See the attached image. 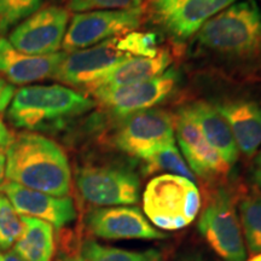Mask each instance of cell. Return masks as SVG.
Masks as SVG:
<instances>
[{
    "instance_id": "22",
    "label": "cell",
    "mask_w": 261,
    "mask_h": 261,
    "mask_svg": "<svg viewBox=\"0 0 261 261\" xmlns=\"http://www.w3.org/2000/svg\"><path fill=\"white\" fill-rule=\"evenodd\" d=\"M240 223L253 255L261 254V196L250 195L240 202Z\"/></svg>"
},
{
    "instance_id": "27",
    "label": "cell",
    "mask_w": 261,
    "mask_h": 261,
    "mask_svg": "<svg viewBox=\"0 0 261 261\" xmlns=\"http://www.w3.org/2000/svg\"><path fill=\"white\" fill-rule=\"evenodd\" d=\"M16 92V87L10 84L5 77L0 75V113L8 109L9 104L11 103L12 97Z\"/></svg>"
},
{
    "instance_id": "9",
    "label": "cell",
    "mask_w": 261,
    "mask_h": 261,
    "mask_svg": "<svg viewBox=\"0 0 261 261\" xmlns=\"http://www.w3.org/2000/svg\"><path fill=\"white\" fill-rule=\"evenodd\" d=\"M178 83V71L169 69L154 79L125 86L99 87L90 93L114 115L126 117L163 102L173 93Z\"/></svg>"
},
{
    "instance_id": "29",
    "label": "cell",
    "mask_w": 261,
    "mask_h": 261,
    "mask_svg": "<svg viewBox=\"0 0 261 261\" xmlns=\"http://www.w3.org/2000/svg\"><path fill=\"white\" fill-rule=\"evenodd\" d=\"M254 180L261 189V150L255 160V166H254Z\"/></svg>"
},
{
    "instance_id": "12",
    "label": "cell",
    "mask_w": 261,
    "mask_h": 261,
    "mask_svg": "<svg viewBox=\"0 0 261 261\" xmlns=\"http://www.w3.org/2000/svg\"><path fill=\"white\" fill-rule=\"evenodd\" d=\"M237 0H151L156 23L175 39H188Z\"/></svg>"
},
{
    "instance_id": "15",
    "label": "cell",
    "mask_w": 261,
    "mask_h": 261,
    "mask_svg": "<svg viewBox=\"0 0 261 261\" xmlns=\"http://www.w3.org/2000/svg\"><path fill=\"white\" fill-rule=\"evenodd\" d=\"M174 132H177L179 146L190 166L191 172L205 179L221 177L228 172L230 166L205 140L188 107L179 110L174 123Z\"/></svg>"
},
{
    "instance_id": "10",
    "label": "cell",
    "mask_w": 261,
    "mask_h": 261,
    "mask_svg": "<svg viewBox=\"0 0 261 261\" xmlns=\"http://www.w3.org/2000/svg\"><path fill=\"white\" fill-rule=\"evenodd\" d=\"M69 11L61 6L39 9L10 33V44L29 56H48L62 47Z\"/></svg>"
},
{
    "instance_id": "23",
    "label": "cell",
    "mask_w": 261,
    "mask_h": 261,
    "mask_svg": "<svg viewBox=\"0 0 261 261\" xmlns=\"http://www.w3.org/2000/svg\"><path fill=\"white\" fill-rule=\"evenodd\" d=\"M84 261H162L161 254L156 250L130 252L119 248L107 247L93 240H86L81 247Z\"/></svg>"
},
{
    "instance_id": "11",
    "label": "cell",
    "mask_w": 261,
    "mask_h": 261,
    "mask_svg": "<svg viewBox=\"0 0 261 261\" xmlns=\"http://www.w3.org/2000/svg\"><path fill=\"white\" fill-rule=\"evenodd\" d=\"M174 140V121L168 113L148 109L125 117L114 138L117 149L143 160L156 148Z\"/></svg>"
},
{
    "instance_id": "34",
    "label": "cell",
    "mask_w": 261,
    "mask_h": 261,
    "mask_svg": "<svg viewBox=\"0 0 261 261\" xmlns=\"http://www.w3.org/2000/svg\"><path fill=\"white\" fill-rule=\"evenodd\" d=\"M192 261H202V260H192Z\"/></svg>"
},
{
    "instance_id": "1",
    "label": "cell",
    "mask_w": 261,
    "mask_h": 261,
    "mask_svg": "<svg viewBox=\"0 0 261 261\" xmlns=\"http://www.w3.org/2000/svg\"><path fill=\"white\" fill-rule=\"evenodd\" d=\"M6 180L56 197L70 191L71 173L67 155L56 142L34 132L12 138L6 148Z\"/></svg>"
},
{
    "instance_id": "26",
    "label": "cell",
    "mask_w": 261,
    "mask_h": 261,
    "mask_svg": "<svg viewBox=\"0 0 261 261\" xmlns=\"http://www.w3.org/2000/svg\"><path fill=\"white\" fill-rule=\"evenodd\" d=\"M144 0H68L67 10L71 12L103 11V10H130L142 8Z\"/></svg>"
},
{
    "instance_id": "2",
    "label": "cell",
    "mask_w": 261,
    "mask_h": 261,
    "mask_svg": "<svg viewBox=\"0 0 261 261\" xmlns=\"http://www.w3.org/2000/svg\"><path fill=\"white\" fill-rule=\"evenodd\" d=\"M94 106L93 99L64 85H27L15 92L8 119L17 128L54 130Z\"/></svg>"
},
{
    "instance_id": "33",
    "label": "cell",
    "mask_w": 261,
    "mask_h": 261,
    "mask_svg": "<svg viewBox=\"0 0 261 261\" xmlns=\"http://www.w3.org/2000/svg\"><path fill=\"white\" fill-rule=\"evenodd\" d=\"M250 261H261V254H259V255H255Z\"/></svg>"
},
{
    "instance_id": "16",
    "label": "cell",
    "mask_w": 261,
    "mask_h": 261,
    "mask_svg": "<svg viewBox=\"0 0 261 261\" xmlns=\"http://www.w3.org/2000/svg\"><path fill=\"white\" fill-rule=\"evenodd\" d=\"M65 56L63 51L48 56H29L16 50L8 39L0 37V75L14 86H27L54 77Z\"/></svg>"
},
{
    "instance_id": "3",
    "label": "cell",
    "mask_w": 261,
    "mask_h": 261,
    "mask_svg": "<svg viewBox=\"0 0 261 261\" xmlns=\"http://www.w3.org/2000/svg\"><path fill=\"white\" fill-rule=\"evenodd\" d=\"M154 33L130 32L94 46L67 54L54 79L74 87H86L122 62L135 57H155L159 54Z\"/></svg>"
},
{
    "instance_id": "24",
    "label": "cell",
    "mask_w": 261,
    "mask_h": 261,
    "mask_svg": "<svg viewBox=\"0 0 261 261\" xmlns=\"http://www.w3.org/2000/svg\"><path fill=\"white\" fill-rule=\"evenodd\" d=\"M42 0H0V37L40 9Z\"/></svg>"
},
{
    "instance_id": "31",
    "label": "cell",
    "mask_w": 261,
    "mask_h": 261,
    "mask_svg": "<svg viewBox=\"0 0 261 261\" xmlns=\"http://www.w3.org/2000/svg\"><path fill=\"white\" fill-rule=\"evenodd\" d=\"M6 168V149L0 148V185H2L3 178L5 175Z\"/></svg>"
},
{
    "instance_id": "6",
    "label": "cell",
    "mask_w": 261,
    "mask_h": 261,
    "mask_svg": "<svg viewBox=\"0 0 261 261\" xmlns=\"http://www.w3.org/2000/svg\"><path fill=\"white\" fill-rule=\"evenodd\" d=\"M143 16L142 8L75 14L65 32L62 48L65 54H71L135 32L142 23Z\"/></svg>"
},
{
    "instance_id": "19",
    "label": "cell",
    "mask_w": 261,
    "mask_h": 261,
    "mask_svg": "<svg viewBox=\"0 0 261 261\" xmlns=\"http://www.w3.org/2000/svg\"><path fill=\"white\" fill-rule=\"evenodd\" d=\"M171 63V55L166 51H160L155 57L130 58L104 74L87 90L90 92V91L99 89V87L125 86V85H132L154 79L165 73V70Z\"/></svg>"
},
{
    "instance_id": "7",
    "label": "cell",
    "mask_w": 261,
    "mask_h": 261,
    "mask_svg": "<svg viewBox=\"0 0 261 261\" xmlns=\"http://www.w3.org/2000/svg\"><path fill=\"white\" fill-rule=\"evenodd\" d=\"M75 181L81 197L98 207L129 205L139 200V178L127 167L87 165L77 169Z\"/></svg>"
},
{
    "instance_id": "4",
    "label": "cell",
    "mask_w": 261,
    "mask_h": 261,
    "mask_svg": "<svg viewBox=\"0 0 261 261\" xmlns=\"http://www.w3.org/2000/svg\"><path fill=\"white\" fill-rule=\"evenodd\" d=\"M200 47L230 60L261 55V10L255 0L234 3L212 17L197 33Z\"/></svg>"
},
{
    "instance_id": "13",
    "label": "cell",
    "mask_w": 261,
    "mask_h": 261,
    "mask_svg": "<svg viewBox=\"0 0 261 261\" xmlns=\"http://www.w3.org/2000/svg\"><path fill=\"white\" fill-rule=\"evenodd\" d=\"M89 231L104 240H163L167 234L149 224L137 207L116 205L91 210L85 218Z\"/></svg>"
},
{
    "instance_id": "18",
    "label": "cell",
    "mask_w": 261,
    "mask_h": 261,
    "mask_svg": "<svg viewBox=\"0 0 261 261\" xmlns=\"http://www.w3.org/2000/svg\"><path fill=\"white\" fill-rule=\"evenodd\" d=\"M188 109L212 148L230 167L234 165L240 151L232 130L217 107L207 102H195L188 106Z\"/></svg>"
},
{
    "instance_id": "14",
    "label": "cell",
    "mask_w": 261,
    "mask_h": 261,
    "mask_svg": "<svg viewBox=\"0 0 261 261\" xmlns=\"http://www.w3.org/2000/svg\"><path fill=\"white\" fill-rule=\"evenodd\" d=\"M0 192L9 198L19 215L38 218L57 228L73 223L76 218L74 202L68 196L56 197L9 180L0 185Z\"/></svg>"
},
{
    "instance_id": "20",
    "label": "cell",
    "mask_w": 261,
    "mask_h": 261,
    "mask_svg": "<svg viewBox=\"0 0 261 261\" xmlns=\"http://www.w3.org/2000/svg\"><path fill=\"white\" fill-rule=\"evenodd\" d=\"M22 233L14 252L24 261H51L55 253L54 228L47 221L21 215Z\"/></svg>"
},
{
    "instance_id": "21",
    "label": "cell",
    "mask_w": 261,
    "mask_h": 261,
    "mask_svg": "<svg viewBox=\"0 0 261 261\" xmlns=\"http://www.w3.org/2000/svg\"><path fill=\"white\" fill-rule=\"evenodd\" d=\"M143 162H144V172L148 174L156 172L173 173L174 175H180L195 181L194 173L185 163L174 140L156 148L154 151L143 159Z\"/></svg>"
},
{
    "instance_id": "5",
    "label": "cell",
    "mask_w": 261,
    "mask_h": 261,
    "mask_svg": "<svg viewBox=\"0 0 261 261\" xmlns=\"http://www.w3.org/2000/svg\"><path fill=\"white\" fill-rule=\"evenodd\" d=\"M144 213L156 226L175 231L190 225L201 208L200 191L190 179L162 174L150 180L143 194Z\"/></svg>"
},
{
    "instance_id": "25",
    "label": "cell",
    "mask_w": 261,
    "mask_h": 261,
    "mask_svg": "<svg viewBox=\"0 0 261 261\" xmlns=\"http://www.w3.org/2000/svg\"><path fill=\"white\" fill-rule=\"evenodd\" d=\"M22 233L21 217L4 194L0 192V250L6 252Z\"/></svg>"
},
{
    "instance_id": "8",
    "label": "cell",
    "mask_w": 261,
    "mask_h": 261,
    "mask_svg": "<svg viewBox=\"0 0 261 261\" xmlns=\"http://www.w3.org/2000/svg\"><path fill=\"white\" fill-rule=\"evenodd\" d=\"M198 230L224 261H246L242 227L227 191L219 190L211 198L198 220Z\"/></svg>"
},
{
    "instance_id": "32",
    "label": "cell",
    "mask_w": 261,
    "mask_h": 261,
    "mask_svg": "<svg viewBox=\"0 0 261 261\" xmlns=\"http://www.w3.org/2000/svg\"><path fill=\"white\" fill-rule=\"evenodd\" d=\"M62 261H84L83 257L80 256H68V257H64Z\"/></svg>"
},
{
    "instance_id": "17",
    "label": "cell",
    "mask_w": 261,
    "mask_h": 261,
    "mask_svg": "<svg viewBox=\"0 0 261 261\" xmlns=\"http://www.w3.org/2000/svg\"><path fill=\"white\" fill-rule=\"evenodd\" d=\"M232 130L238 151L248 158L261 145V102L232 99L215 104Z\"/></svg>"
},
{
    "instance_id": "28",
    "label": "cell",
    "mask_w": 261,
    "mask_h": 261,
    "mask_svg": "<svg viewBox=\"0 0 261 261\" xmlns=\"http://www.w3.org/2000/svg\"><path fill=\"white\" fill-rule=\"evenodd\" d=\"M12 138H14V136L11 135L8 126H6L5 122L0 119V148H8L10 143H11Z\"/></svg>"
},
{
    "instance_id": "30",
    "label": "cell",
    "mask_w": 261,
    "mask_h": 261,
    "mask_svg": "<svg viewBox=\"0 0 261 261\" xmlns=\"http://www.w3.org/2000/svg\"><path fill=\"white\" fill-rule=\"evenodd\" d=\"M0 261H24L22 257H19L17 254H16L14 250H6V252H3L0 250Z\"/></svg>"
}]
</instances>
